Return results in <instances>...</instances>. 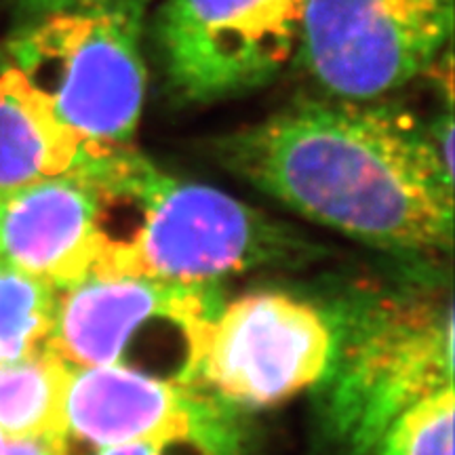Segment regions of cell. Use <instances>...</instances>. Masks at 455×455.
<instances>
[{"label": "cell", "instance_id": "obj_10", "mask_svg": "<svg viewBox=\"0 0 455 455\" xmlns=\"http://www.w3.org/2000/svg\"><path fill=\"white\" fill-rule=\"evenodd\" d=\"M98 253V195L76 163L0 196V259L7 264L66 289L93 272Z\"/></svg>", "mask_w": 455, "mask_h": 455}, {"label": "cell", "instance_id": "obj_9", "mask_svg": "<svg viewBox=\"0 0 455 455\" xmlns=\"http://www.w3.org/2000/svg\"><path fill=\"white\" fill-rule=\"evenodd\" d=\"M66 422L68 439L95 449L164 443L243 455L247 441L238 407L186 379L116 365L74 369Z\"/></svg>", "mask_w": 455, "mask_h": 455}, {"label": "cell", "instance_id": "obj_16", "mask_svg": "<svg viewBox=\"0 0 455 455\" xmlns=\"http://www.w3.org/2000/svg\"><path fill=\"white\" fill-rule=\"evenodd\" d=\"M95 455H209L203 449L190 445H164V443H129V445H116L98 449Z\"/></svg>", "mask_w": 455, "mask_h": 455}, {"label": "cell", "instance_id": "obj_2", "mask_svg": "<svg viewBox=\"0 0 455 455\" xmlns=\"http://www.w3.org/2000/svg\"><path fill=\"white\" fill-rule=\"evenodd\" d=\"M76 167L100 204V253L89 276L220 283L321 255L291 226L218 188L175 178L133 144H84Z\"/></svg>", "mask_w": 455, "mask_h": 455}, {"label": "cell", "instance_id": "obj_3", "mask_svg": "<svg viewBox=\"0 0 455 455\" xmlns=\"http://www.w3.org/2000/svg\"><path fill=\"white\" fill-rule=\"evenodd\" d=\"M323 310L331 352L312 388L321 435L338 455H367L407 409L453 388L449 281L363 283Z\"/></svg>", "mask_w": 455, "mask_h": 455}, {"label": "cell", "instance_id": "obj_15", "mask_svg": "<svg viewBox=\"0 0 455 455\" xmlns=\"http://www.w3.org/2000/svg\"><path fill=\"white\" fill-rule=\"evenodd\" d=\"M0 455H70V441L24 439L0 432Z\"/></svg>", "mask_w": 455, "mask_h": 455}, {"label": "cell", "instance_id": "obj_8", "mask_svg": "<svg viewBox=\"0 0 455 455\" xmlns=\"http://www.w3.org/2000/svg\"><path fill=\"white\" fill-rule=\"evenodd\" d=\"M331 327L323 306L258 291L224 301L195 341L186 382L235 407H270L325 371Z\"/></svg>", "mask_w": 455, "mask_h": 455}, {"label": "cell", "instance_id": "obj_6", "mask_svg": "<svg viewBox=\"0 0 455 455\" xmlns=\"http://www.w3.org/2000/svg\"><path fill=\"white\" fill-rule=\"evenodd\" d=\"M455 0H308L293 64L325 98L379 101L449 47Z\"/></svg>", "mask_w": 455, "mask_h": 455}, {"label": "cell", "instance_id": "obj_1", "mask_svg": "<svg viewBox=\"0 0 455 455\" xmlns=\"http://www.w3.org/2000/svg\"><path fill=\"white\" fill-rule=\"evenodd\" d=\"M224 167L291 212L392 253H449L453 167L375 101L301 100L215 141Z\"/></svg>", "mask_w": 455, "mask_h": 455}, {"label": "cell", "instance_id": "obj_11", "mask_svg": "<svg viewBox=\"0 0 455 455\" xmlns=\"http://www.w3.org/2000/svg\"><path fill=\"white\" fill-rule=\"evenodd\" d=\"M84 141L0 51V196L66 173Z\"/></svg>", "mask_w": 455, "mask_h": 455}, {"label": "cell", "instance_id": "obj_13", "mask_svg": "<svg viewBox=\"0 0 455 455\" xmlns=\"http://www.w3.org/2000/svg\"><path fill=\"white\" fill-rule=\"evenodd\" d=\"M60 289L0 259V363L47 348Z\"/></svg>", "mask_w": 455, "mask_h": 455}, {"label": "cell", "instance_id": "obj_12", "mask_svg": "<svg viewBox=\"0 0 455 455\" xmlns=\"http://www.w3.org/2000/svg\"><path fill=\"white\" fill-rule=\"evenodd\" d=\"M74 369L51 350L0 363V432L24 439H68L66 398Z\"/></svg>", "mask_w": 455, "mask_h": 455}, {"label": "cell", "instance_id": "obj_14", "mask_svg": "<svg viewBox=\"0 0 455 455\" xmlns=\"http://www.w3.org/2000/svg\"><path fill=\"white\" fill-rule=\"evenodd\" d=\"M453 388L407 409L367 455H453Z\"/></svg>", "mask_w": 455, "mask_h": 455}, {"label": "cell", "instance_id": "obj_4", "mask_svg": "<svg viewBox=\"0 0 455 455\" xmlns=\"http://www.w3.org/2000/svg\"><path fill=\"white\" fill-rule=\"evenodd\" d=\"M148 0H84L17 21L3 53L87 146H127L146 101Z\"/></svg>", "mask_w": 455, "mask_h": 455}, {"label": "cell", "instance_id": "obj_17", "mask_svg": "<svg viewBox=\"0 0 455 455\" xmlns=\"http://www.w3.org/2000/svg\"><path fill=\"white\" fill-rule=\"evenodd\" d=\"M84 3V0H7L11 15H13L15 24L17 21L32 20V17L49 13V11L64 9L68 4Z\"/></svg>", "mask_w": 455, "mask_h": 455}, {"label": "cell", "instance_id": "obj_7", "mask_svg": "<svg viewBox=\"0 0 455 455\" xmlns=\"http://www.w3.org/2000/svg\"><path fill=\"white\" fill-rule=\"evenodd\" d=\"M308 0H167L155 38L164 84L181 104L251 93L293 61Z\"/></svg>", "mask_w": 455, "mask_h": 455}, {"label": "cell", "instance_id": "obj_5", "mask_svg": "<svg viewBox=\"0 0 455 455\" xmlns=\"http://www.w3.org/2000/svg\"><path fill=\"white\" fill-rule=\"evenodd\" d=\"M224 304L220 283L87 276L60 289L47 350L72 369L129 367L186 379L195 341Z\"/></svg>", "mask_w": 455, "mask_h": 455}]
</instances>
